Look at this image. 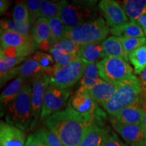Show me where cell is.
Segmentation results:
<instances>
[{
  "mask_svg": "<svg viewBox=\"0 0 146 146\" xmlns=\"http://www.w3.org/2000/svg\"><path fill=\"white\" fill-rule=\"evenodd\" d=\"M50 84V76L43 72L32 80L31 104L33 114L32 129L36 127L40 118L45 92Z\"/></svg>",
  "mask_w": 146,
  "mask_h": 146,
  "instance_id": "30bf717a",
  "label": "cell"
},
{
  "mask_svg": "<svg viewBox=\"0 0 146 146\" xmlns=\"http://www.w3.org/2000/svg\"><path fill=\"white\" fill-rule=\"evenodd\" d=\"M94 121L93 118L75 110L68 103L65 109L47 117L44 123L65 146H79L87 129Z\"/></svg>",
  "mask_w": 146,
  "mask_h": 146,
  "instance_id": "6da1fadb",
  "label": "cell"
},
{
  "mask_svg": "<svg viewBox=\"0 0 146 146\" xmlns=\"http://www.w3.org/2000/svg\"><path fill=\"white\" fill-rule=\"evenodd\" d=\"M102 146H128V145L122 141L116 133L108 129L104 138Z\"/></svg>",
  "mask_w": 146,
  "mask_h": 146,
  "instance_id": "74e56055",
  "label": "cell"
},
{
  "mask_svg": "<svg viewBox=\"0 0 146 146\" xmlns=\"http://www.w3.org/2000/svg\"><path fill=\"white\" fill-rule=\"evenodd\" d=\"M31 35L34 41L38 45L50 41L51 33L49 19L45 18H39L32 27Z\"/></svg>",
  "mask_w": 146,
  "mask_h": 146,
  "instance_id": "cb8c5ba5",
  "label": "cell"
},
{
  "mask_svg": "<svg viewBox=\"0 0 146 146\" xmlns=\"http://www.w3.org/2000/svg\"><path fill=\"white\" fill-rule=\"evenodd\" d=\"M28 8L29 14V25H32L40 18V5L41 1L39 0H28L25 1Z\"/></svg>",
  "mask_w": 146,
  "mask_h": 146,
  "instance_id": "8d00e7d4",
  "label": "cell"
},
{
  "mask_svg": "<svg viewBox=\"0 0 146 146\" xmlns=\"http://www.w3.org/2000/svg\"><path fill=\"white\" fill-rule=\"evenodd\" d=\"M142 108H143V121H142V124H143V126L144 127V129H145L146 132V104L143 103L142 104Z\"/></svg>",
  "mask_w": 146,
  "mask_h": 146,
  "instance_id": "ee69618b",
  "label": "cell"
},
{
  "mask_svg": "<svg viewBox=\"0 0 146 146\" xmlns=\"http://www.w3.org/2000/svg\"><path fill=\"white\" fill-rule=\"evenodd\" d=\"M38 130L41 133L49 146H65L61 140L47 128H41Z\"/></svg>",
  "mask_w": 146,
  "mask_h": 146,
  "instance_id": "f35d334b",
  "label": "cell"
},
{
  "mask_svg": "<svg viewBox=\"0 0 146 146\" xmlns=\"http://www.w3.org/2000/svg\"><path fill=\"white\" fill-rule=\"evenodd\" d=\"M1 49L6 47H21L28 45L34 41L32 35H23L16 33L4 31L1 32L0 36Z\"/></svg>",
  "mask_w": 146,
  "mask_h": 146,
  "instance_id": "ffe728a7",
  "label": "cell"
},
{
  "mask_svg": "<svg viewBox=\"0 0 146 146\" xmlns=\"http://www.w3.org/2000/svg\"><path fill=\"white\" fill-rule=\"evenodd\" d=\"M102 47L106 57L123 58L128 61V56L125 52L120 37L111 36L102 42Z\"/></svg>",
  "mask_w": 146,
  "mask_h": 146,
  "instance_id": "7402d4cb",
  "label": "cell"
},
{
  "mask_svg": "<svg viewBox=\"0 0 146 146\" xmlns=\"http://www.w3.org/2000/svg\"><path fill=\"white\" fill-rule=\"evenodd\" d=\"M68 103L77 112L100 123H103L102 120L106 117L105 113L100 110L86 89L82 87L71 97Z\"/></svg>",
  "mask_w": 146,
  "mask_h": 146,
  "instance_id": "9c48e42d",
  "label": "cell"
},
{
  "mask_svg": "<svg viewBox=\"0 0 146 146\" xmlns=\"http://www.w3.org/2000/svg\"><path fill=\"white\" fill-rule=\"evenodd\" d=\"M139 81L143 90V96L146 100V69L139 74Z\"/></svg>",
  "mask_w": 146,
  "mask_h": 146,
  "instance_id": "60d3db41",
  "label": "cell"
},
{
  "mask_svg": "<svg viewBox=\"0 0 146 146\" xmlns=\"http://www.w3.org/2000/svg\"><path fill=\"white\" fill-rule=\"evenodd\" d=\"M10 4L11 2L10 1H7V0H1L0 1V13L1 14H4L6 12L10 7Z\"/></svg>",
  "mask_w": 146,
  "mask_h": 146,
  "instance_id": "b9f144b4",
  "label": "cell"
},
{
  "mask_svg": "<svg viewBox=\"0 0 146 146\" xmlns=\"http://www.w3.org/2000/svg\"><path fill=\"white\" fill-rule=\"evenodd\" d=\"M129 61L134 68V72L140 74L146 69V45L134 50L128 56Z\"/></svg>",
  "mask_w": 146,
  "mask_h": 146,
  "instance_id": "83f0119b",
  "label": "cell"
},
{
  "mask_svg": "<svg viewBox=\"0 0 146 146\" xmlns=\"http://www.w3.org/2000/svg\"><path fill=\"white\" fill-rule=\"evenodd\" d=\"M25 133L21 129L1 121L0 123V146H25Z\"/></svg>",
  "mask_w": 146,
  "mask_h": 146,
  "instance_id": "4fadbf2b",
  "label": "cell"
},
{
  "mask_svg": "<svg viewBox=\"0 0 146 146\" xmlns=\"http://www.w3.org/2000/svg\"><path fill=\"white\" fill-rule=\"evenodd\" d=\"M1 32L10 31L16 33L29 35L31 34V25L29 23H20L14 19L1 20L0 23Z\"/></svg>",
  "mask_w": 146,
  "mask_h": 146,
  "instance_id": "f1b7e54d",
  "label": "cell"
},
{
  "mask_svg": "<svg viewBox=\"0 0 146 146\" xmlns=\"http://www.w3.org/2000/svg\"><path fill=\"white\" fill-rule=\"evenodd\" d=\"M39 64L43 72L50 75L56 68V62L50 54L43 52H36L32 57Z\"/></svg>",
  "mask_w": 146,
  "mask_h": 146,
  "instance_id": "1f68e13d",
  "label": "cell"
},
{
  "mask_svg": "<svg viewBox=\"0 0 146 146\" xmlns=\"http://www.w3.org/2000/svg\"><path fill=\"white\" fill-rule=\"evenodd\" d=\"M27 58H9L0 56V83L1 87L16 76H18V66Z\"/></svg>",
  "mask_w": 146,
  "mask_h": 146,
  "instance_id": "2e32d148",
  "label": "cell"
},
{
  "mask_svg": "<svg viewBox=\"0 0 146 146\" xmlns=\"http://www.w3.org/2000/svg\"><path fill=\"white\" fill-rule=\"evenodd\" d=\"M31 93L32 86L26 83L21 94L9 106L5 113L7 123L23 131L32 129Z\"/></svg>",
  "mask_w": 146,
  "mask_h": 146,
  "instance_id": "7a4b0ae2",
  "label": "cell"
},
{
  "mask_svg": "<svg viewBox=\"0 0 146 146\" xmlns=\"http://www.w3.org/2000/svg\"><path fill=\"white\" fill-rule=\"evenodd\" d=\"M64 4V1H41L40 5V18L47 19L59 17Z\"/></svg>",
  "mask_w": 146,
  "mask_h": 146,
  "instance_id": "4dcf8cb0",
  "label": "cell"
},
{
  "mask_svg": "<svg viewBox=\"0 0 146 146\" xmlns=\"http://www.w3.org/2000/svg\"><path fill=\"white\" fill-rule=\"evenodd\" d=\"M103 124L94 121L89 126L79 146H102L108 128L102 127Z\"/></svg>",
  "mask_w": 146,
  "mask_h": 146,
  "instance_id": "e0dca14e",
  "label": "cell"
},
{
  "mask_svg": "<svg viewBox=\"0 0 146 146\" xmlns=\"http://www.w3.org/2000/svg\"><path fill=\"white\" fill-rule=\"evenodd\" d=\"M98 8L106 22L111 28L129 22V18L119 3L113 0H102L98 4Z\"/></svg>",
  "mask_w": 146,
  "mask_h": 146,
  "instance_id": "8fae6325",
  "label": "cell"
},
{
  "mask_svg": "<svg viewBox=\"0 0 146 146\" xmlns=\"http://www.w3.org/2000/svg\"><path fill=\"white\" fill-rule=\"evenodd\" d=\"M110 29L102 17L75 27H66L65 38L79 45L102 43L108 35Z\"/></svg>",
  "mask_w": 146,
  "mask_h": 146,
  "instance_id": "277c9868",
  "label": "cell"
},
{
  "mask_svg": "<svg viewBox=\"0 0 146 146\" xmlns=\"http://www.w3.org/2000/svg\"><path fill=\"white\" fill-rule=\"evenodd\" d=\"M49 25L51 33L50 41L52 46L60 40L64 39L67 27L59 17L49 19Z\"/></svg>",
  "mask_w": 146,
  "mask_h": 146,
  "instance_id": "f546056e",
  "label": "cell"
},
{
  "mask_svg": "<svg viewBox=\"0 0 146 146\" xmlns=\"http://www.w3.org/2000/svg\"><path fill=\"white\" fill-rule=\"evenodd\" d=\"M25 146H49L39 130L30 135L27 138Z\"/></svg>",
  "mask_w": 146,
  "mask_h": 146,
  "instance_id": "ab89813d",
  "label": "cell"
},
{
  "mask_svg": "<svg viewBox=\"0 0 146 146\" xmlns=\"http://www.w3.org/2000/svg\"><path fill=\"white\" fill-rule=\"evenodd\" d=\"M121 6L131 21H137L141 16L146 15V0H125Z\"/></svg>",
  "mask_w": 146,
  "mask_h": 146,
  "instance_id": "603a6c76",
  "label": "cell"
},
{
  "mask_svg": "<svg viewBox=\"0 0 146 146\" xmlns=\"http://www.w3.org/2000/svg\"><path fill=\"white\" fill-rule=\"evenodd\" d=\"M103 81L99 75L97 64L87 62L83 75L81 79V87L90 89Z\"/></svg>",
  "mask_w": 146,
  "mask_h": 146,
  "instance_id": "d4e9b609",
  "label": "cell"
},
{
  "mask_svg": "<svg viewBox=\"0 0 146 146\" xmlns=\"http://www.w3.org/2000/svg\"><path fill=\"white\" fill-rule=\"evenodd\" d=\"M12 16L13 19L16 21L29 23V10L25 1L16 3L12 11Z\"/></svg>",
  "mask_w": 146,
  "mask_h": 146,
  "instance_id": "d590c367",
  "label": "cell"
},
{
  "mask_svg": "<svg viewBox=\"0 0 146 146\" xmlns=\"http://www.w3.org/2000/svg\"><path fill=\"white\" fill-rule=\"evenodd\" d=\"M43 72L39 64L32 57L22 64L18 69V76L23 78L25 81L27 79L33 80L36 76Z\"/></svg>",
  "mask_w": 146,
  "mask_h": 146,
  "instance_id": "4316f807",
  "label": "cell"
},
{
  "mask_svg": "<svg viewBox=\"0 0 146 146\" xmlns=\"http://www.w3.org/2000/svg\"><path fill=\"white\" fill-rule=\"evenodd\" d=\"M111 123L114 130L129 145H132L146 139V132L142 123L137 125H124L112 120Z\"/></svg>",
  "mask_w": 146,
  "mask_h": 146,
  "instance_id": "7c38bea8",
  "label": "cell"
},
{
  "mask_svg": "<svg viewBox=\"0 0 146 146\" xmlns=\"http://www.w3.org/2000/svg\"><path fill=\"white\" fill-rule=\"evenodd\" d=\"M142 94L139 78L135 76L118 85L112 98L102 107L111 116H114L125 108L141 101Z\"/></svg>",
  "mask_w": 146,
  "mask_h": 146,
  "instance_id": "3957f363",
  "label": "cell"
},
{
  "mask_svg": "<svg viewBox=\"0 0 146 146\" xmlns=\"http://www.w3.org/2000/svg\"><path fill=\"white\" fill-rule=\"evenodd\" d=\"M143 103H145V100L142 99L141 101L125 108L114 116H111V120L124 125L142 123L143 114L142 104Z\"/></svg>",
  "mask_w": 146,
  "mask_h": 146,
  "instance_id": "5bb4252c",
  "label": "cell"
},
{
  "mask_svg": "<svg viewBox=\"0 0 146 146\" xmlns=\"http://www.w3.org/2000/svg\"><path fill=\"white\" fill-rule=\"evenodd\" d=\"M39 48V45L33 41L21 47H6L1 49L0 56L9 58H26L33 54Z\"/></svg>",
  "mask_w": 146,
  "mask_h": 146,
  "instance_id": "484cf974",
  "label": "cell"
},
{
  "mask_svg": "<svg viewBox=\"0 0 146 146\" xmlns=\"http://www.w3.org/2000/svg\"><path fill=\"white\" fill-rule=\"evenodd\" d=\"M50 53L56 62V68L55 69L66 66L73 62L74 60L78 59L77 56L76 55L65 54L59 51L52 50V49L50 50Z\"/></svg>",
  "mask_w": 146,
  "mask_h": 146,
  "instance_id": "836d02e7",
  "label": "cell"
},
{
  "mask_svg": "<svg viewBox=\"0 0 146 146\" xmlns=\"http://www.w3.org/2000/svg\"><path fill=\"white\" fill-rule=\"evenodd\" d=\"M87 62L81 58L74 60L70 64L55 69L50 74V83L61 88L69 89L81 79Z\"/></svg>",
  "mask_w": 146,
  "mask_h": 146,
  "instance_id": "52a82bcc",
  "label": "cell"
},
{
  "mask_svg": "<svg viewBox=\"0 0 146 146\" xmlns=\"http://www.w3.org/2000/svg\"><path fill=\"white\" fill-rule=\"evenodd\" d=\"M96 1H64L59 18L66 27H75L98 18Z\"/></svg>",
  "mask_w": 146,
  "mask_h": 146,
  "instance_id": "5b68a950",
  "label": "cell"
},
{
  "mask_svg": "<svg viewBox=\"0 0 146 146\" xmlns=\"http://www.w3.org/2000/svg\"><path fill=\"white\" fill-rule=\"evenodd\" d=\"M139 25H140V27H141V29H143L144 34L146 36V15H143L140 17L139 19L137 21Z\"/></svg>",
  "mask_w": 146,
  "mask_h": 146,
  "instance_id": "7bdbcfd3",
  "label": "cell"
},
{
  "mask_svg": "<svg viewBox=\"0 0 146 146\" xmlns=\"http://www.w3.org/2000/svg\"><path fill=\"white\" fill-rule=\"evenodd\" d=\"M97 66L102 80L117 86L135 76L128 61L123 58L106 57L97 63Z\"/></svg>",
  "mask_w": 146,
  "mask_h": 146,
  "instance_id": "8992f818",
  "label": "cell"
},
{
  "mask_svg": "<svg viewBox=\"0 0 146 146\" xmlns=\"http://www.w3.org/2000/svg\"><path fill=\"white\" fill-rule=\"evenodd\" d=\"M131 146H146V139L144 140V141L138 142V143H136L133 144Z\"/></svg>",
  "mask_w": 146,
  "mask_h": 146,
  "instance_id": "f6af8a7d",
  "label": "cell"
},
{
  "mask_svg": "<svg viewBox=\"0 0 146 146\" xmlns=\"http://www.w3.org/2000/svg\"><path fill=\"white\" fill-rule=\"evenodd\" d=\"M77 57L87 62L97 64L106 56L102 47V43H98L81 45Z\"/></svg>",
  "mask_w": 146,
  "mask_h": 146,
  "instance_id": "d6986e66",
  "label": "cell"
},
{
  "mask_svg": "<svg viewBox=\"0 0 146 146\" xmlns=\"http://www.w3.org/2000/svg\"><path fill=\"white\" fill-rule=\"evenodd\" d=\"M80 47H81V45L77 44L74 41L64 38V39L60 40V41L53 45L50 50L52 49V50L59 51V52L65 54L77 56Z\"/></svg>",
  "mask_w": 146,
  "mask_h": 146,
  "instance_id": "d6a6232c",
  "label": "cell"
},
{
  "mask_svg": "<svg viewBox=\"0 0 146 146\" xmlns=\"http://www.w3.org/2000/svg\"><path fill=\"white\" fill-rule=\"evenodd\" d=\"M110 32L118 37H144L143 29L135 21H130L120 26L111 28Z\"/></svg>",
  "mask_w": 146,
  "mask_h": 146,
  "instance_id": "44dd1931",
  "label": "cell"
},
{
  "mask_svg": "<svg viewBox=\"0 0 146 146\" xmlns=\"http://www.w3.org/2000/svg\"><path fill=\"white\" fill-rule=\"evenodd\" d=\"M70 94L69 89L49 84L43 100L40 120H45L52 114L62 110L66 104Z\"/></svg>",
  "mask_w": 146,
  "mask_h": 146,
  "instance_id": "ba28073f",
  "label": "cell"
},
{
  "mask_svg": "<svg viewBox=\"0 0 146 146\" xmlns=\"http://www.w3.org/2000/svg\"><path fill=\"white\" fill-rule=\"evenodd\" d=\"M145 104H146V101H145Z\"/></svg>",
  "mask_w": 146,
  "mask_h": 146,
  "instance_id": "bcb514c9",
  "label": "cell"
},
{
  "mask_svg": "<svg viewBox=\"0 0 146 146\" xmlns=\"http://www.w3.org/2000/svg\"><path fill=\"white\" fill-rule=\"evenodd\" d=\"M120 40L127 56L134 50L145 45L146 43L145 37H120Z\"/></svg>",
  "mask_w": 146,
  "mask_h": 146,
  "instance_id": "e575fe53",
  "label": "cell"
},
{
  "mask_svg": "<svg viewBox=\"0 0 146 146\" xmlns=\"http://www.w3.org/2000/svg\"><path fill=\"white\" fill-rule=\"evenodd\" d=\"M25 80L18 76L10 85L3 89L0 96L1 115H4L9 106L16 99L25 86Z\"/></svg>",
  "mask_w": 146,
  "mask_h": 146,
  "instance_id": "9a60e30c",
  "label": "cell"
},
{
  "mask_svg": "<svg viewBox=\"0 0 146 146\" xmlns=\"http://www.w3.org/2000/svg\"><path fill=\"white\" fill-rule=\"evenodd\" d=\"M117 88V85L109 83L103 80L96 86L86 90L97 104L103 106L112 98Z\"/></svg>",
  "mask_w": 146,
  "mask_h": 146,
  "instance_id": "ac0fdd59",
  "label": "cell"
}]
</instances>
